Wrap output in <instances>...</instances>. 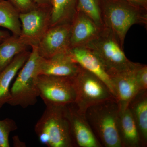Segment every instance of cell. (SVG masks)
Here are the masks:
<instances>
[{
  "label": "cell",
  "mask_w": 147,
  "mask_h": 147,
  "mask_svg": "<svg viewBox=\"0 0 147 147\" xmlns=\"http://www.w3.org/2000/svg\"><path fill=\"white\" fill-rule=\"evenodd\" d=\"M10 36V35L8 32L0 30V43Z\"/></svg>",
  "instance_id": "484cf974"
},
{
  "label": "cell",
  "mask_w": 147,
  "mask_h": 147,
  "mask_svg": "<svg viewBox=\"0 0 147 147\" xmlns=\"http://www.w3.org/2000/svg\"><path fill=\"white\" fill-rule=\"evenodd\" d=\"M19 13H25L32 10L37 5L31 0H9Z\"/></svg>",
  "instance_id": "cb8c5ba5"
},
{
  "label": "cell",
  "mask_w": 147,
  "mask_h": 147,
  "mask_svg": "<svg viewBox=\"0 0 147 147\" xmlns=\"http://www.w3.org/2000/svg\"><path fill=\"white\" fill-rule=\"evenodd\" d=\"M30 53L27 50L16 55L0 73V110L3 105L8 104L10 100L11 82L28 60Z\"/></svg>",
  "instance_id": "9a60e30c"
},
{
  "label": "cell",
  "mask_w": 147,
  "mask_h": 147,
  "mask_svg": "<svg viewBox=\"0 0 147 147\" xmlns=\"http://www.w3.org/2000/svg\"><path fill=\"white\" fill-rule=\"evenodd\" d=\"M128 1L147 9V0H128Z\"/></svg>",
  "instance_id": "4316f807"
},
{
  "label": "cell",
  "mask_w": 147,
  "mask_h": 147,
  "mask_svg": "<svg viewBox=\"0 0 147 147\" xmlns=\"http://www.w3.org/2000/svg\"><path fill=\"white\" fill-rule=\"evenodd\" d=\"M110 76L116 100L119 110L124 111L128 107L132 98L140 91L135 79V71L138 66Z\"/></svg>",
  "instance_id": "7c38bea8"
},
{
  "label": "cell",
  "mask_w": 147,
  "mask_h": 147,
  "mask_svg": "<svg viewBox=\"0 0 147 147\" xmlns=\"http://www.w3.org/2000/svg\"><path fill=\"white\" fill-rule=\"evenodd\" d=\"M69 52L74 60L81 67L93 74L104 82L115 98L110 76L91 50L86 46H81L71 47Z\"/></svg>",
  "instance_id": "4fadbf2b"
},
{
  "label": "cell",
  "mask_w": 147,
  "mask_h": 147,
  "mask_svg": "<svg viewBox=\"0 0 147 147\" xmlns=\"http://www.w3.org/2000/svg\"><path fill=\"white\" fill-rule=\"evenodd\" d=\"M77 9L89 16L100 28H104L100 0H77Z\"/></svg>",
  "instance_id": "44dd1931"
},
{
  "label": "cell",
  "mask_w": 147,
  "mask_h": 147,
  "mask_svg": "<svg viewBox=\"0 0 147 147\" xmlns=\"http://www.w3.org/2000/svg\"><path fill=\"white\" fill-rule=\"evenodd\" d=\"M18 128L15 121L7 118L0 120V147H9V137L11 132Z\"/></svg>",
  "instance_id": "7402d4cb"
},
{
  "label": "cell",
  "mask_w": 147,
  "mask_h": 147,
  "mask_svg": "<svg viewBox=\"0 0 147 147\" xmlns=\"http://www.w3.org/2000/svg\"><path fill=\"white\" fill-rule=\"evenodd\" d=\"M76 93L74 104L85 114L87 108L98 102L115 98L107 85L93 74L81 67L73 78Z\"/></svg>",
  "instance_id": "8992f818"
},
{
  "label": "cell",
  "mask_w": 147,
  "mask_h": 147,
  "mask_svg": "<svg viewBox=\"0 0 147 147\" xmlns=\"http://www.w3.org/2000/svg\"><path fill=\"white\" fill-rule=\"evenodd\" d=\"M65 106L46 105L36 124L35 131L40 142L47 146H73L74 143L65 113Z\"/></svg>",
  "instance_id": "3957f363"
},
{
  "label": "cell",
  "mask_w": 147,
  "mask_h": 147,
  "mask_svg": "<svg viewBox=\"0 0 147 147\" xmlns=\"http://www.w3.org/2000/svg\"><path fill=\"white\" fill-rule=\"evenodd\" d=\"M71 24L50 27L36 45L40 56L48 59L70 48Z\"/></svg>",
  "instance_id": "9c48e42d"
},
{
  "label": "cell",
  "mask_w": 147,
  "mask_h": 147,
  "mask_svg": "<svg viewBox=\"0 0 147 147\" xmlns=\"http://www.w3.org/2000/svg\"><path fill=\"white\" fill-rule=\"evenodd\" d=\"M118 130L122 147L142 146L138 128L128 107L124 111L119 110Z\"/></svg>",
  "instance_id": "2e32d148"
},
{
  "label": "cell",
  "mask_w": 147,
  "mask_h": 147,
  "mask_svg": "<svg viewBox=\"0 0 147 147\" xmlns=\"http://www.w3.org/2000/svg\"><path fill=\"white\" fill-rule=\"evenodd\" d=\"M128 108L133 116L141 139L142 146L147 145V90L140 91L131 100Z\"/></svg>",
  "instance_id": "e0dca14e"
},
{
  "label": "cell",
  "mask_w": 147,
  "mask_h": 147,
  "mask_svg": "<svg viewBox=\"0 0 147 147\" xmlns=\"http://www.w3.org/2000/svg\"><path fill=\"white\" fill-rule=\"evenodd\" d=\"M119 108L116 98L88 107L85 116L93 131L106 147H122L118 130Z\"/></svg>",
  "instance_id": "7a4b0ae2"
},
{
  "label": "cell",
  "mask_w": 147,
  "mask_h": 147,
  "mask_svg": "<svg viewBox=\"0 0 147 147\" xmlns=\"http://www.w3.org/2000/svg\"><path fill=\"white\" fill-rule=\"evenodd\" d=\"M69 50L58 53L48 59L41 57L39 75L71 78L75 77L79 73L81 67L74 60Z\"/></svg>",
  "instance_id": "8fae6325"
},
{
  "label": "cell",
  "mask_w": 147,
  "mask_h": 147,
  "mask_svg": "<svg viewBox=\"0 0 147 147\" xmlns=\"http://www.w3.org/2000/svg\"><path fill=\"white\" fill-rule=\"evenodd\" d=\"M64 110L73 142L81 147L101 146L87 121L85 114L78 110L74 103L65 105Z\"/></svg>",
  "instance_id": "30bf717a"
},
{
  "label": "cell",
  "mask_w": 147,
  "mask_h": 147,
  "mask_svg": "<svg viewBox=\"0 0 147 147\" xmlns=\"http://www.w3.org/2000/svg\"><path fill=\"white\" fill-rule=\"evenodd\" d=\"M37 85L39 96L45 105L65 106L75 102L73 78L39 75Z\"/></svg>",
  "instance_id": "52a82bcc"
},
{
  "label": "cell",
  "mask_w": 147,
  "mask_h": 147,
  "mask_svg": "<svg viewBox=\"0 0 147 147\" xmlns=\"http://www.w3.org/2000/svg\"><path fill=\"white\" fill-rule=\"evenodd\" d=\"M19 12L9 1H0V27L8 29L14 36L21 33Z\"/></svg>",
  "instance_id": "ffe728a7"
},
{
  "label": "cell",
  "mask_w": 147,
  "mask_h": 147,
  "mask_svg": "<svg viewBox=\"0 0 147 147\" xmlns=\"http://www.w3.org/2000/svg\"><path fill=\"white\" fill-rule=\"evenodd\" d=\"M77 0H52L50 27L71 24L77 12Z\"/></svg>",
  "instance_id": "ac0fdd59"
},
{
  "label": "cell",
  "mask_w": 147,
  "mask_h": 147,
  "mask_svg": "<svg viewBox=\"0 0 147 147\" xmlns=\"http://www.w3.org/2000/svg\"><path fill=\"white\" fill-rule=\"evenodd\" d=\"M85 46L97 57L110 76L135 68L139 64L127 58L123 47L114 34L105 28Z\"/></svg>",
  "instance_id": "5b68a950"
},
{
  "label": "cell",
  "mask_w": 147,
  "mask_h": 147,
  "mask_svg": "<svg viewBox=\"0 0 147 147\" xmlns=\"http://www.w3.org/2000/svg\"><path fill=\"white\" fill-rule=\"evenodd\" d=\"M37 5L50 6L52 0H31Z\"/></svg>",
  "instance_id": "d4e9b609"
},
{
  "label": "cell",
  "mask_w": 147,
  "mask_h": 147,
  "mask_svg": "<svg viewBox=\"0 0 147 147\" xmlns=\"http://www.w3.org/2000/svg\"><path fill=\"white\" fill-rule=\"evenodd\" d=\"M103 26L123 47L127 33L135 24L147 25V9L128 0H100Z\"/></svg>",
  "instance_id": "6da1fadb"
},
{
  "label": "cell",
  "mask_w": 147,
  "mask_h": 147,
  "mask_svg": "<svg viewBox=\"0 0 147 147\" xmlns=\"http://www.w3.org/2000/svg\"><path fill=\"white\" fill-rule=\"evenodd\" d=\"M29 46L30 43L26 40L13 35L0 43V73L16 55L27 50Z\"/></svg>",
  "instance_id": "d6986e66"
},
{
  "label": "cell",
  "mask_w": 147,
  "mask_h": 147,
  "mask_svg": "<svg viewBox=\"0 0 147 147\" xmlns=\"http://www.w3.org/2000/svg\"><path fill=\"white\" fill-rule=\"evenodd\" d=\"M2 1V0H0V1Z\"/></svg>",
  "instance_id": "83f0119b"
},
{
  "label": "cell",
  "mask_w": 147,
  "mask_h": 147,
  "mask_svg": "<svg viewBox=\"0 0 147 147\" xmlns=\"http://www.w3.org/2000/svg\"><path fill=\"white\" fill-rule=\"evenodd\" d=\"M103 28L89 16L77 10L71 23L70 48L85 46L95 38Z\"/></svg>",
  "instance_id": "5bb4252c"
},
{
  "label": "cell",
  "mask_w": 147,
  "mask_h": 147,
  "mask_svg": "<svg viewBox=\"0 0 147 147\" xmlns=\"http://www.w3.org/2000/svg\"><path fill=\"white\" fill-rule=\"evenodd\" d=\"M28 60L18 72L10 89L11 98L8 104L11 106L26 108L34 105L39 96L38 76L41 57L36 45H32Z\"/></svg>",
  "instance_id": "277c9868"
},
{
  "label": "cell",
  "mask_w": 147,
  "mask_h": 147,
  "mask_svg": "<svg viewBox=\"0 0 147 147\" xmlns=\"http://www.w3.org/2000/svg\"><path fill=\"white\" fill-rule=\"evenodd\" d=\"M51 6L37 5L32 10L19 13L21 24L20 36L30 46L37 45L50 27Z\"/></svg>",
  "instance_id": "ba28073f"
},
{
  "label": "cell",
  "mask_w": 147,
  "mask_h": 147,
  "mask_svg": "<svg viewBox=\"0 0 147 147\" xmlns=\"http://www.w3.org/2000/svg\"><path fill=\"white\" fill-rule=\"evenodd\" d=\"M135 79L139 91L147 89V66L140 64L135 71Z\"/></svg>",
  "instance_id": "603a6c76"
}]
</instances>
